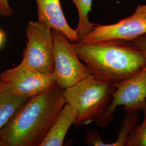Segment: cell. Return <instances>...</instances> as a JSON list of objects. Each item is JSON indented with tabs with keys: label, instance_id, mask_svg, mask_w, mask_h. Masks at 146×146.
<instances>
[{
	"label": "cell",
	"instance_id": "obj_6",
	"mask_svg": "<svg viewBox=\"0 0 146 146\" xmlns=\"http://www.w3.org/2000/svg\"><path fill=\"white\" fill-rule=\"evenodd\" d=\"M115 87L110 105L95 123L105 127L112 121L116 108L123 106L125 112L142 110L146 104V66L131 78L114 84Z\"/></svg>",
	"mask_w": 146,
	"mask_h": 146
},
{
	"label": "cell",
	"instance_id": "obj_15",
	"mask_svg": "<svg viewBox=\"0 0 146 146\" xmlns=\"http://www.w3.org/2000/svg\"><path fill=\"white\" fill-rule=\"evenodd\" d=\"M85 141L89 146H106L102 137L95 130L89 131L86 134Z\"/></svg>",
	"mask_w": 146,
	"mask_h": 146
},
{
	"label": "cell",
	"instance_id": "obj_11",
	"mask_svg": "<svg viewBox=\"0 0 146 146\" xmlns=\"http://www.w3.org/2000/svg\"><path fill=\"white\" fill-rule=\"evenodd\" d=\"M30 98L16 93L0 78V131Z\"/></svg>",
	"mask_w": 146,
	"mask_h": 146
},
{
	"label": "cell",
	"instance_id": "obj_16",
	"mask_svg": "<svg viewBox=\"0 0 146 146\" xmlns=\"http://www.w3.org/2000/svg\"><path fill=\"white\" fill-rule=\"evenodd\" d=\"M146 59V34L129 41Z\"/></svg>",
	"mask_w": 146,
	"mask_h": 146
},
{
	"label": "cell",
	"instance_id": "obj_3",
	"mask_svg": "<svg viewBox=\"0 0 146 146\" xmlns=\"http://www.w3.org/2000/svg\"><path fill=\"white\" fill-rule=\"evenodd\" d=\"M114 85L98 80L93 76L64 89L66 104L76 114L74 125H88L99 120L110 105Z\"/></svg>",
	"mask_w": 146,
	"mask_h": 146
},
{
	"label": "cell",
	"instance_id": "obj_8",
	"mask_svg": "<svg viewBox=\"0 0 146 146\" xmlns=\"http://www.w3.org/2000/svg\"><path fill=\"white\" fill-rule=\"evenodd\" d=\"M0 78L15 92L31 98L44 92L56 84L52 74H44L20 63L0 74Z\"/></svg>",
	"mask_w": 146,
	"mask_h": 146
},
{
	"label": "cell",
	"instance_id": "obj_1",
	"mask_svg": "<svg viewBox=\"0 0 146 146\" xmlns=\"http://www.w3.org/2000/svg\"><path fill=\"white\" fill-rule=\"evenodd\" d=\"M63 89L56 84L31 97L0 131L2 146H40L66 104Z\"/></svg>",
	"mask_w": 146,
	"mask_h": 146
},
{
	"label": "cell",
	"instance_id": "obj_13",
	"mask_svg": "<svg viewBox=\"0 0 146 146\" xmlns=\"http://www.w3.org/2000/svg\"><path fill=\"white\" fill-rule=\"evenodd\" d=\"M139 120L140 115L139 111L126 112L115 141L112 143H106V146H125L128 137L131 131L137 125Z\"/></svg>",
	"mask_w": 146,
	"mask_h": 146
},
{
	"label": "cell",
	"instance_id": "obj_10",
	"mask_svg": "<svg viewBox=\"0 0 146 146\" xmlns=\"http://www.w3.org/2000/svg\"><path fill=\"white\" fill-rule=\"evenodd\" d=\"M76 114L74 110L65 104L40 146H61L69 128L74 124Z\"/></svg>",
	"mask_w": 146,
	"mask_h": 146
},
{
	"label": "cell",
	"instance_id": "obj_9",
	"mask_svg": "<svg viewBox=\"0 0 146 146\" xmlns=\"http://www.w3.org/2000/svg\"><path fill=\"white\" fill-rule=\"evenodd\" d=\"M37 6V21L58 31L71 42L79 41L76 29L68 24L63 12L60 0H35Z\"/></svg>",
	"mask_w": 146,
	"mask_h": 146
},
{
	"label": "cell",
	"instance_id": "obj_12",
	"mask_svg": "<svg viewBox=\"0 0 146 146\" xmlns=\"http://www.w3.org/2000/svg\"><path fill=\"white\" fill-rule=\"evenodd\" d=\"M76 7L78 21L76 31L79 40L83 39L92 31L94 25L89 19V14L92 11L93 0H71Z\"/></svg>",
	"mask_w": 146,
	"mask_h": 146
},
{
	"label": "cell",
	"instance_id": "obj_17",
	"mask_svg": "<svg viewBox=\"0 0 146 146\" xmlns=\"http://www.w3.org/2000/svg\"><path fill=\"white\" fill-rule=\"evenodd\" d=\"M13 9L9 5L8 0H0V16L9 17L13 14Z\"/></svg>",
	"mask_w": 146,
	"mask_h": 146
},
{
	"label": "cell",
	"instance_id": "obj_7",
	"mask_svg": "<svg viewBox=\"0 0 146 146\" xmlns=\"http://www.w3.org/2000/svg\"><path fill=\"white\" fill-rule=\"evenodd\" d=\"M146 34V4L136 7L131 16L117 22L107 25H94L92 31L83 39L84 43L111 40L131 41Z\"/></svg>",
	"mask_w": 146,
	"mask_h": 146
},
{
	"label": "cell",
	"instance_id": "obj_4",
	"mask_svg": "<svg viewBox=\"0 0 146 146\" xmlns=\"http://www.w3.org/2000/svg\"><path fill=\"white\" fill-rule=\"evenodd\" d=\"M55 83L63 90L92 76L88 67L73 50L71 42L58 31H52Z\"/></svg>",
	"mask_w": 146,
	"mask_h": 146
},
{
	"label": "cell",
	"instance_id": "obj_18",
	"mask_svg": "<svg viewBox=\"0 0 146 146\" xmlns=\"http://www.w3.org/2000/svg\"><path fill=\"white\" fill-rule=\"evenodd\" d=\"M5 31L0 29V49L3 46L5 40Z\"/></svg>",
	"mask_w": 146,
	"mask_h": 146
},
{
	"label": "cell",
	"instance_id": "obj_2",
	"mask_svg": "<svg viewBox=\"0 0 146 146\" xmlns=\"http://www.w3.org/2000/svg\"><path fill=\"white\" fill-rule=\"evenodd\" d=\"M71 45L94 78L113 85L131 78L146 66V58L129 41H78Z\"/></svg>",
	"mask_w": 146,
	"mask_h": 146
},
{
	"label": "cell",
	"instance_id": "obj_14",
	"mask_svg": "<svg viewBox=\"0 0 146 146\" xmlns=\"http://www.w3.org/2000/svg\"><path fill=\"white\" fill-rule=\"evenodd\" d=\"M144 120L140 125H136L131 131L125 142V146H146V104L142 110Z\"/></svg>",
	"mask_w": 146,
	"mask_h": 146
},
{
	"label": "cell",
	"instance_id": "obj_5",
	"mask_svg": "<svg viewBox=\"0 0 146 146\" xmlns=\"http://www.w3.org/2000/svg\"><path fill=\"white\" fill-rule=\"evenodd\" d=\"M26 47L21 63L44 74L54 71L52 30L38 21L28 22L26 28Z\"/></svg>",
	"mask_w": 146,
	"mask_h": 146
}]
</instances>
